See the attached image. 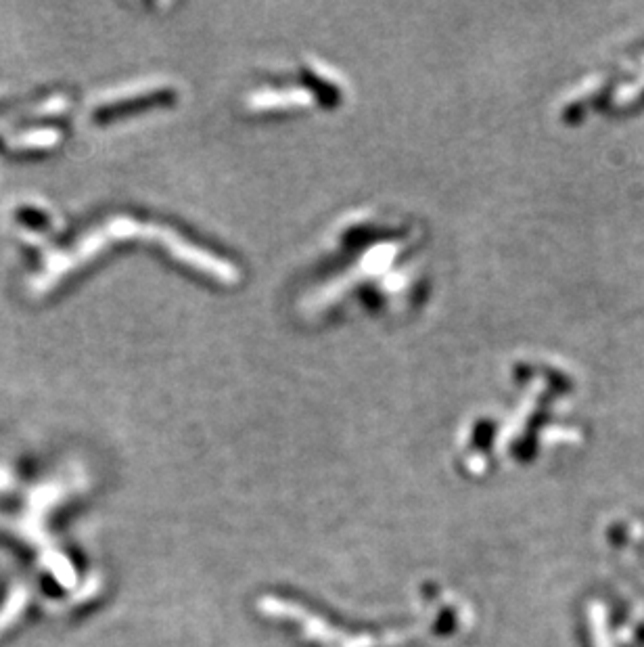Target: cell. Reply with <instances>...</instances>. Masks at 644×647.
Returning <instances> with one entry per match:
<instances>
[]
</instances>
